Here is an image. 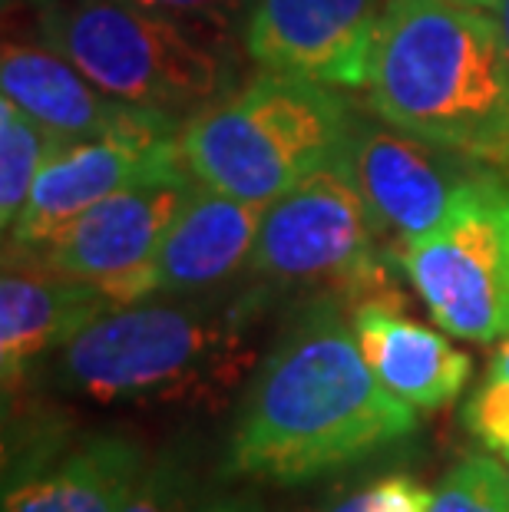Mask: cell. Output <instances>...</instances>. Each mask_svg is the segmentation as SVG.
Returning a JSON list of instances; mask_svg holds the SVG:
<instances>
[{
  "instance_id": "obj_10",
  "label": "cell",
  "mask_w": 509,
  "mask_h": 512,
  "mask_svg": "<svg viewBox=\"0 0 509 512\" xmlns=\"http://www.w3.org/2000/svg\"><path fill=\"white\" fill-rule=\"evenodd\" d=\"M348 159L391 258L400 248L430 235L486 162L430 146L424 139L354 116Z\"/></svg>"
},
{
  "instance_id": "obj_3",
  "label": "cell",
  "mask_w": 509,
  "mask_h": 512,
  "mask_svg": "<svg viewBox=\"0 0 509 512\" xmlns=\"http://www.w3.org/2000/svg\"><path fill=\"white\" fill-rule=\"evenodd\" d=\"M258 298L139 301L100 314L63 344L53 377L96 403H202L252 364L245 328Z\"/></svg>"
},
{
  "instance_id": "obj_2",
  "label": "cell",
  "mask_w": 509,
  "mask_h": 512,
  "mask_svg": "<svg viewBox=\"0 0 509 512\" xmlns=\"http://www.w3.org/2000/svg\"><path fill=\"white\" fill-rule=\"evenodd\" d=\"M364 90L381 123L400 133L509 166V57L486 7L387 0Z\"/></svg>"
},
{
  "instance_id": "obj_23",
  "label": "cell",
  "mask_w": 509,
  "mask_h": 512,
  "mask_svg": "<svg viewBox=\"0 0 509 512\" xmlns=\"http://www.w3.org/2000/svg\"><path fill=\"white\" fill-rule=\"evenodd\" d=\"M490 370H500V374L509 377V337H503V341H496V351H493Z\"/></svg>"
},
{
  "instance_id": "obj_24",
  "label": "cell",
  "mask_w": 509,
  "mask_h": 512,
  "mask_svg": "<svg viewBox=\"0 0 509 512\" xmlns=\"http://www.w3.org/2000/svg\"><path fill=\"white\" fill-rule=\"evenodd\" d=\"M202 512H258V509L252 503H245V499H219V503H212Z\"/></svg>"
},
{
  "instance_id": "obj_16",
  "label": "cell",
  "mask_w": 509,
  "mask_h": 512,
  "mask_svg": "<svg viewBox=\"0 0 509 512\" xmlns=\"http://www.w3.org/2000/svg\"><path fill=\"white\" fill-rule=\"evenodd\" d=\"M146 473L143 446L93 437L60 463L4 489V512H123Z\"/></svg>"
},
{
  "instance_id": "obj_13",
  "label": "cell",
  "mask_w": 509,
  "mask_h": 512,
  "mask_svg": "<svg viewBox=\"0 0 509 512\" xmlns=\"http://www.w3.org/2000/svg\"><path fill=\"white\" fill-rule=\"evenodd\" d=\"M394 294V291H391ZM391 294L354 301L351 328L367 364L381 384L414 410H440L453 403L470 380L473 361L440 331L400 311Z\"/></svg>"
},
{
  "instance_id": "obj_11",
  "label": "cell",
  "mask_w": 509,
  "mask_h": 512,
  "mask_svg": "<svg viewBox=\"0 0 509 512\" xmlns=\"http://www.w3.org/2000/svg\"><path fill=\"white\" fill-rule=\"evenodd\" d=\"M381 0H255L242 47L262 70L338 90L367 83Z\"/></svg>"
},
{
  "instance_id": "obj_19",
  "label": "cell",
  "mask_w": 509,
  "mask_h": 512,
  "mask_svg": "<svg viewBox=\"0 0 509 512\" xmlns=\"http://www.w3.org/2000/svg\"><path fill=\"white\" fill-rule=\"evenodd\" d=\"M467 433L486 453L509 463V377L500 370H486V377L463 403L460 413Z\"/></svg>"
},
{
  "instance_id": "obj_22",
  "label": "cell",
  "mask_w": 509,
  "mask_h": 512,
  "mask_svg": "<svg viewBox=\"0 0 509 512\" xmlns=\"http://www.w3.org/2000/svg\"><path fill=\"white\" fill-rule=\"evenodd\" d=\"M189 483L172 463H156L139 479L123 512H189Z\"/></svg>"
},
{
  "instance_id": "obj_26",
  "label": "cell",
  "mask_w": 509,
  "mask_h": 512,
  "mask_svg": "<svg viewBox=\"0 0 509 512\" xmlns=\"http://www.w3.org/2000/svg\"><path fill=\"white\" fill-rule=\"evenodd\" d=\"M470 4H480V7H486V10H493V7H496V0H470Z\"/></svg>"
},
{
  "instance_id": "obj_8",
  "label": "cell",
  "mask_w": 509,
  "mask_h": 512,
  "mask_svg": "<svg viewBox=\"0 0 509 512\" xmlns=\"http://www.w3.org/2000/svg\"><path fill=\"white\" fill-rule=\"evenodd\" d=\"M196 185L199 179L186 166L129 182L27 255L67 278L90 281L116 308L149 301L153 261Z\"/></svg>"
},
{
  "instance_id": "obj_1",
  "label": "cell",
  "mask_w": 509,
  "mask_h": 512,
  "mask_svg": "<svg viewBox=\"0 0 509 512\" xmlns=\"http://www.w3.org/2000/svg\"><path fill=\"white\" fill-rule=\"evenodd\" d=\"M417 427V410L381 384L338 304L318 298L258 364L225 473L298 486L348 470Z\"/></svg>"
},
{
  "instance_id": "obj_7",
  "label": "cell",
  "mask_w": 509,
  "mask_h": 512,
  "mask_svg": "<svg viewBox=\"0 0 509 512\" xmlns=\"http://www.w3.org/2000/svg\"><path fill=\"white\" fill-rule=\"evenodd\" d=\"M394 265L430 318L463 341L509 337V176L490 166L467 185L430 235L400 248Z\"/></svg>"
},
{
  "instance_id": "obj_12",
  "label": "cell",
  "mask_w": 509,
  "mask_h": 512,
  "mask_svg": "<svg viewBox=\"0 0 509 512\" xmlns=\"http://www.w3.org/2000/svg\"><path fill=\"white\" fill-rule=\"evenodd\" d=\"M113 308L116 304L90 281L67 278L37 255L7 248L0 278V367L7 394L37 361L60 351Z\"/></svg>"
},
{
  "instance_id": "obj_25",
  "label": "cell",
  "mask_w": 509,
  "mask_h": 512,
  "mask_svg": "<svg viewBox=\"0 0 509 512\" xmlns=\"http://www.w3.org/2000/svg\"><path fill=\"white\" fill-rule=\"evenodd\" d=\"M493 14H496V24H500V34L506 43V57H509V0H496Z\"/></svg>"
},
{
  "instance_id": "obj_18",
  "label": "cell",
  "mask_w": 509,
  "mask_h": 512,
  "mask_svg": "<svg viewBox=\"0 0 509 512\" xmlns=\"http://www.w3.org/2000/svg\"><path fill=\"white\" fill-rule=\"evenodd\" d=\"M430 512H509V470L493 453L453 463L433 493Z\"/></svg>"
},
{
  "instance_id": "obj_14",
  "label": "cell",
  "mask_w": 509,
  "mask_h": 512,
  "mask_svg": "<svg viewBox=\"0 0 509 512\" xmlns=\"http://www.w3.org/2000/svg\"><path fill=\"white\" fill-rule=\"evenodd\" d=\"M262 215L265 205L242 202L199 182L149 271L153 298L199 294L232 281L252 261Z\"/></svg>"
},
{
  "instance_id": "obj_15",
  "label": "cell",
  "mask_w": 509,
  "mask_h": 512,
  "mask_svg": "<svg viewBox=\"0 0 509 512\" xmlns=\"http://www.w3.org/2000/svg\"><path fill=\"white\" fill-rule=\"evenodd\" d=\"M0 86L17 106L67 139H93L143 123L156 110L113 100L73 67L57 47L7 40L0 57ZM166 113V110H162Z\"/></svg>"
},
{
  "instance_id": "obj_5",
  "label": "cell",
  "mask_w": 509,
  "mask_h": 512,
  "mask_svg": "<svg viewBox=\"0 0 509 512\" xmlns=\"http://www.w3.org/2000/svg\"><path fill=\"white\" fill-rule=\"evenodd\" d=\"M40 24L86 80L146 110H192L229 93L235 40L143 0H37Z\"/></svg>"
},
{
  "instance_id": "obj_17",
  "label": "cell",
  "mask_w": 509,
  "mask_h": 512,
  "mask_svg": "<svg viewBox=\"0 0 509 512\" xmlns=\"http://www.w3.org/2000/svg\"><path fill=\"white\" fill-rule=\"evenodd\" d=\"M63 143L67 136L53 133L24 106L4 96L0 103V222H4V232H10L20 212L27 209L40 169Z\"/></svg>"
},
{
  "instance_id": "obj_20",
  "label": "cell",
  "mask_w": 509,
  "mask_h": 512,
  "mask_svg": "<svg viewBox=\"0 0 509 512\" xmlns=\"http://www.w3.org/2000/svg\"><path fill=\"white\" fill-rule=\"evenodd\" d=\"M430 506H433V489L417 483L414 476L397 473L354 489L351 496L338 499V503L324 512H430Z\"/></svg>"
},
{
  "instance_id": "obj_21",
  "label": "cell",
  "mask_w": 509,
  "mask_h": 512,
  "mask_svg": "<svg viewBox=\"0 0 509 512\" xmlns=\"http://www.w3.org/2000/svg\"><path fill=\"white\" fill-rule=\"evenodd\" d=\"M143 4L162 10V14H169V17L186 20V24L212 30V34H219V37L238 40L255 0H143Z\"/></svg>"
},
{
  "instance_id": "obj_6",
  "label": "cell",
  "mask_w": 509,
  "mask_h": 512,
  "mask_svg": "<svg viewBox=\"0 0 509 512\" xmlns=\"http://www.w3.org/2000/svg\"><path fill=\"white\" fill-rule=\"evenodd\" d=\"M387 265L394 258L344 149L265 205L248 275L268 288H318L357 301L384 294Z\"/></svg>"
},
{
  "instance_id": "obj_9",
  "label": "cell",
  "mask_w": 509,
  "mask_h": 512,
  "mask_svg": "<svg viewBox=\"0 0 509 512\" xmlns=\"http://www.w3.org/2000/svg\"><path fill=\"white\" fill-rule=\"evenodd\" d=\"M179 133V119L156 110L129 129L93 139H67L40 169L27 209L7 232V248L40 252L73 219H80L96 202L110 199L113 192L126 189L129 182L186 166Z\"/></svg>"
},
{
  "instance_id": "obj_4",
  "label": "cell",
  "mask_w": 509,
  "mask_h": 512,
  "mask_svg": "<svg viewBox=\"0 0 509 512\" xmlns=\"http://www.w3.org/2000/svg\"><path fill=\"white\" fill-rule=\"evenodd\" d=\"M354 113L338 86L262 70L199 106L179 133L186 169L252 205L278 195L348 149Z\"/></svg>"
}]
</instances>
